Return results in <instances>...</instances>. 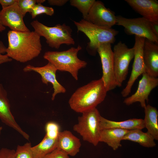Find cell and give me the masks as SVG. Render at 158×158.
Wrapping results in <instances>:
<instances>
[{"instance_id": "cell-1", "label": "cell", "mask_w": 158, "mask_h": 158, "mask_svg": "<svg viewBox=\"0 0 158 158\" xmlns=\"http://www.w3.org/2000/svg\"><path fill=\"white\" fill-rule=\"evenodd\" d=\"M6 54L12 59L25 63L37 57L42 50L40 36L35 31L9 30Z\"/></svg>"}, {"instance_id": "cell-2", "label": "cell", "mask_w": 158, "mask_h": 158, "mask_svg": "<svg viewBox=\"0 0 158 158\" xmlns=\"http://www.w3.org/2000/svg\"><path fill=\"white\" fill-rule=\"evenodd\" d=\"M107 92L101 78L78 88L70 97L68 104L76 112L82 113L93 108L105 99Z\"/></svg>"}, {"instance_id": "cell-3", "label": "cell", "mask_w": 158, "mask_h": 158, "mask_svg": "<svg viewBox=\"0 0 158 158\" xmlns=\"http://www.w3.org/2000/svg\"><path fill=\"white\" fill-rule=\"evenodd\" d=\"M82 49L79 45L61 51H47L44 54V59L51 63L57 70L68 72L76 80L78 79V72L81 68L86 66L87 63L78 56Z\"/></svg>"}, {"instance_id": "cell-4", "label": "cell", "mask_w": 158, "mask_h": 158, "mask_svg": "<svg viewBox=\"0 0 158 158\" xmlns=\"http://www.w3.org/2000/svg\"><path fill=\"white\" fill-rule=\"evenodd\" d=\"M78 32L83 33L88 38L86 49L90 54L95 55L99 46L101 44H113L118 31L114 29L99 26L83 19L79 22L73 21Z\"/></svg>"}, {"instance_id": "cell-5", "label": "cell", "mask_w": 158, "mask_h": 158, "mask_svg": "<svg viewBox=\"0 0 158 158\" xmlns=\"http://www.w3.org/2000/svg\"><path fill=\"white\" fill-rule=\"evenodd\" d=\"M31 25L34 31L40 37H44L49 46L52 48L58 49L62 44L69 45L75 44L72 37V29L65 23L48 27L36 20L32 21Z\"/></svg>"}, {"instance_id": "cell-6", "label": "cell", "mask_w": 158, "mask_h": 158, "mask_svg": "<svg viewBox=\"0 0 158 158\" xmlns=\"http://www.w3.org/2000/svg\"><path fill=\"white\" fill-rule=\"evenodd\" d=\"M82 114L78 118V123L73 126V130L79 134L84 140L96 146L99 142L101 116L96 108Z\"/></svg>"}, {"instance_id": "cell-7", "label": "cell", "mask_w": 158, "mask_h": 158, "mask_svg": "<svg viewBox=\"0 0 158 158\" xmlns=\"http://www.w3.org/2000/svg\"><path fill=\"white\" fill-rule=\"evenodd\" d=\"M113 51L115 78L117 86L120 87L127 77L130 63L134 57V49L129 48L120 41L114 45Z\"/></svg>"}, {"instance_id": "cell-8", "label": "cell", "mask_w": 158, "mask_h": 158, "mask_svg": "<svg viewBox=\"0 0 158 158\" xmlns=\"http://www.w3.org/2000/svg\"><path fill=\"white\" fill-rule=\"evenodd\" d=\"M116 24L123 27L127 35H135L158 44V37L152 30L151 22L142 17L127 18L118 16Z\"/></svg>"}, {"instance_id": "cell-9", "label": "cell", "mask_w": 158, "mask_h": 158, "mask_svg": "<svg viewBox=\"0 0 158 158\" xmlns=\"http://www.w3.org/2000/svg\"><path fill=\"white\" fill-rule=\"evenodd\" d=\"M97 52L99 55L102 64V75L101 78L108 92L117 87L114 75L111 44L108 43L100 44L97 48Z\"/></svg>"}, {"instance_id": "cell-10", "label": "cell", "mask_w": 158, "mask_h": 158, "mask_svg": "<svg viewBox=\"0 0 158 158\" xmlns=\"http://www.w3.org/2000/svg\"><path fill=\"white\" fill-rule=\"evenodd\" d=\"M145 39L143 37L135 36V42L133 47L135 53L132 69L127 84L121 92L122 96L124 97L127 96L130 93L132 87L138 77L146 72L143 56Z\"/></svg>"}, {"instance_id": "cell-11", "label": "cell", "mask_w": 158, "mask_h": 158, "mask_svg": "<svg viewBox=\"0 0 158 158\" xmlns=\"http://www.w3.org/2000/svg\"><path fill=\"white\" fill-rule=\"evenodd\" d=\"M85 20L99 26L111 28L116 24V16L102 2L95 1Z\"/></svg>"}, {"instance_id": "cell-12", "label": "cell", "mask_w": 158, "mask_h": 158, "mask_svg": "<svg viewBox=\"0 0 158 158\" xmlns=\"http://www.w3.org/2000/svg\"><path fill=\"white\" fill-rule=\"evenodd\" d=\"M142 75L135 92L124 100L123 103L126 105L139 102L141 107L144 108L146 105V102L148 101V97L151 92L158 86V78L152 77L146 72Z\"/></svg>"}, {"instance_id": "cell-13", "label": "cell", "mask_w": 158, "mask_h": 158, "mask_svg": "<svg viewBox=\"0 0 158 158\" xmlns=\"http://www.w3.org/2000/svg\"><path fill=\"white\" fill-rule=\"evenodd\" d=\"M17 1L7 7L2 8L0 11V22L3 26L9 27L11 30L29 31L30 30L24 23V17Z\"/></svg>"}, {"instance_id": "cell-14", "label": "cell", "mask_w": 158, "mask_h": 158, "mask_svg": "<svg viewBox=\"0 0 158 158\" xmlns=\"http://www.w3.org/2000/svg\"><path fill=\"white\" fill-rule=\"evenodd\" d=\"M25 72L33 71L39 73L41 76L42 82L46 85L49 83H51L54 89L51 99L54 100L56 95L59 93L66 92V88L60 83L57 80L56 73L57 71L55 67L49 62L42 67H35L28 65L23 69Z\"/></svg>"}, {"instance_id": "cell-15", "label": "cell", "mask_w": 158, "mask_h": 158, "mask_svg": "<svg viewBox=\"0 0 158 158\" xmlns=\"http://www.w3.org/2000/svg\"><path fill=\"white\" fill-rule=\"evenodd\" d=\"M0 119L5 124L17 131L25 139L29 140V135L23 130L16 122L11 112L7 92L1 83H0Z\"/></svg>"}, {"instance_id": "cell-16", "label": "cell", "mask_w": 158, "mask_h": 158, "mask_svg": "<svg viewBox=\"0 0 158 158\" xmlns=\"http://www.w3.org/2000/svg\"><path fill=\"white\" fill-rule=\"evenodd\" d=\"M135 11L151 22H158V3L155 0H125Z\"/></svg>"}, {"instance_id": "cell-17", "label": "cell", "mask_w": 158, "mask_h": 158, "mask_svg": "<svg viewBox=\"0 0 158 158\" xmlns=\"http://www.w3.org/2000/svg\"><path fill=\"white\" fill-rule=\"evenodd\" d=\"M143 61L146 73L151 76H158V44L145 39L143 51Z\"/></svg>"}, {"instance_id": "cell-18", "label": "cell", "mask_w": 158, "mask_h": 158, "mask_svg": "<svg viewBox=\"0 0 158 158\" xmlns=\"http://www.w3.org/2000/svg\"><path fill=\"white\" fill-rule=\"evenodd\" d=\"M81 144L79 139L70 131L60 132L57 138L58 148L68 155L74 156L79 152Z\"/></svg>"}, {"instance_id": "cell-19", "label": "cell", "mask_w": 158, "mask_h": 158, "mask_svg": "<svg viewBox=\"0 0 158 158\" xmlns=\"http://www.w3.org/2000/svg\"><path fill=\"white\" fill-rule=\"evenodd\" d=\"M99 127L101 130L118 128L127 130L135 129L142 130L145 128L143 119L132 118L123 121H116L110 120L101 116Z\"/></svg>"}, {"instance_id": "cell-20", "label": "cell", "mask_w": 158, "mask_h": 158, "mask_svg": "<svg viewBox=\"0 0 158 158\" xmlns=\"http://www.w3.org/2000/svg\"><path fill=\"white\" fill-rule=\"evenodd\" d=\"M129 131L115 128L101 130L99 142L106 143L113 150H116L121 146V141Z\"/></svg>"}, {"instance_id": "cell-21", "label": "cell", "mask_w": 158, "mask_h": 158, "mask_svg": "<svg viewBox=\"0 0 158 158\" xmlns=\"http://www.w3.org/2000/svg\"><path fill=\"white\" fill-rule=\"evenodd\" d=\"M144 109L145 116L143 121L145 128L155 140H158V111L155 107L149 104L146 105Z\"/></svg>"}, {"instance_id": "cell-22", "label": "cell", "mask_w": 158, "mask_h": 158, "mask_svg": "<svg viewBox=\"0 0 158 158\" xmlns=\"http://www.w3.org/2000/svg\"><path fill=\"white\" fill-rule=\"evenodd\" d=\"M154 140L153 136L149 133L144 132L140 129L129 130L122 139L134 142L143 147L148 148L156 146Z\"/></svg>"}, {"instance_id": "cell-23", "label": "cell", "mask_w": 158, "mask_h": 158, "mask_svg": "<svg viewBox=\"0 0 158 158\" xmlns=\"http://www.w3.org/2000/svg\"><path fill=\"white\" fill-rule=\"evenodd\" d=\"M57 138L52 139L45 135L38 144L32 147L31 149L35 158H43L56 148Z\"/></svg>"}, {"instance_id": "cell-24", "label": "cell", "mask_w": 158, "mask_h": 158, "mask_svg": "<svg viewBox=\"0 0 158 158\" xmlns=\"http://www.w3.org/2000/svg\"><path fill=\"white\" fill-rule=\"evenodd\" d=\"M95 0H70V5L77 8L82 14L83 19L85 20Z\"/></svg>"}, {"instance_id": "cell-25", "label": "cell", "mask_w": 158, "mask_h": 158, "mask_svg": "<svg viewBox=\"0 0 158 158\" xmlns=\"http://www.w3.org/2000/svg\"><path fill=\"white\" fill-rule=\"evenodd\" d=\"M45 0H17V3L23 16L27 12L30 13L35 4H42Z\"/></svg>"}, {"instance_id": "cell-26", "label": "cell", "mask_w": 158, "mask_h": 158, "mask_svg": "<svg viewBox=\"0 0 158 158\" xmlns=\"http://www.w3.org/2000/svg\"><path fill=\"white\" fill-rule=\"evenodd\" d=\"M30 142L22 145H18L15 150L16 158H35L32 153Z\"/></svg>"}, {"instance_id": "cell-27", "label": "cell", "mask_w": 158, "mask_h": 158, "mask_svg": "<svg viewBox=\"0 0 158 158\" xmlns=\"http://www.w3.org/2000/svg\"><path fill=\"white\" fill-rule=\"evenodd\" d=\"M54 13V10L52 7L44 6L42 4L38 3L35 5L30 13L32 18L34 19L40 14H45L51 16Z\"/></svg>"}, {"instance_id": "cell-28", "label": "cell", "mask_w": 158, "mask_h": 158, "mask_svg": "<svg viewBox=\"0 0 158 158\" xmlns=\"http://www.w3.org/2000/svg\"><path fill=\"white\" fill-rule=\"evenodd\" d=\"M45 135L52 139H57L60 131L59 125L55 122L50 121L47 122L45 126Z\"/></svg>"}, {"instance_id": "cell-29", "label": "cell", "mask_w": 158, "mask_h": 158, "mask_svg": "<svg viewBox=\"0 0 158 158\" xmlns=\"http://www.w3.org/2000/svg\"><path fill=\"white\" fill-rule=\"evenodd\" d=\"M43 158H69V155L63 151L56 148Z\"/></svg>"}, {"instance_id": "cell-30", "label": "cell", "mask_w": 158, "mask_h": 158, "mask_svg": "<svg viewBox=\"0 0 158 158\" xmlns=\"http://www.w3.org/2000/svg\"><path fill=\"white\" fill-rule=\"evenodd\" d=\"M7 47L3 42L0 40V65L3 63L11 61L12 59L9 58L6 54H3L6 53Z\"/></svg>"}, {"instance_id": "cell-31", "label": "cell", "mask_w": 158, "mask_h": 158, "mask_svg": "<svg viewBox=\"0 0 158 158\" xmlns=\"http://www.w3.org/2000/svg\"><path fill=\"white\" fill-rule=\"evenodd\" d=\"M0 158H16L15 150L3 147L0 150Z\"/></svg>"}, {"instance_id": "cell-32", "label": "cell", "mask_w": 158, "mask_h": 158, "mask_svg": "<svg viewBox=\"0 0 158 158\" xmlns=\"http://www.w3.org/2000/svg\"><path fill=\"white\" fill-rule=\"evenodd\" d=\"M68 1V0H48L47 2L51 5L61 6L64 5Z\"/></svg>"}, {"instance_id": "cell-33", "label": "cell", "mask_w": 158, "mask_h": 158, "mask_svg": "<svg viewBox=\"0 0 158 158\" xmlns=\"http://www.w3.org/2000/svg\"><path fill=\"white\" fill-rule=\"evenodd\" d=\"M17 0H0L2 8L7 7L16 3Z\"/></svg>"}, {"instance_id": "cell-34", "label": "cell", "mask_w": 158, "mask_h": 158, "mask_svg": "<svg viewBox=\"0 0 158 158\" xmlns=\"http://www.w3.org/2000/svg\"><path fill=\"white\" fill-rule=\"evenodd\" d=\"M151 24L153 32L158 37V22H151Z\"/></svg>"}, {"instance_id": "cell-35", "label": "cell", "mask_w": 158, "mask_h": 158, "mask_svg": "<svg viewBox=\"0 0 158 158\" xmlns=\"http://www.w3.org/2000/svg\"><path fill=\"white\" fill-rule=\"evenodd\" d=\"M5 29V27L3 26L0 22V32H2Z\"/></svg>"}, {"instance_id": "cell-36", "label": "cell", "mask_w": 158, "mask_h": 158, "mask_svg": "<svg viewBox=\"0 0 158 158\" xmlns=\"http://www.w3.org/2000/svg\"><path fill=\"white\" fill-rule=\"evenodd\" d=\"M2 129L3 128L2 126L0 124V136L1 134Z\"/></svg>"}]
</instances>
